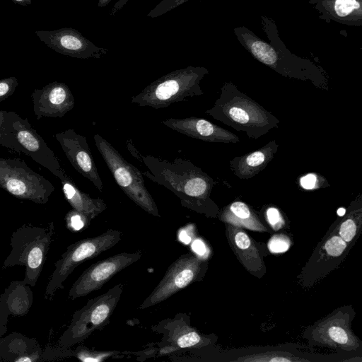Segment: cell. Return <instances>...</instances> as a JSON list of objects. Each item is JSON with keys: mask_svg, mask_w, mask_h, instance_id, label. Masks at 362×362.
<instances>
[{"mask_svg": "<svg viewBox=\"0 0 362 362\" xmlns=\"http://www.w3.org/2000/svg\"><path fill=\"white\" fill-rule=\"evenodd\" d=\"M145 165L141 173L151 181L174 193L181 205L209 217L216 216L218 208L210 198L214 182L190 160L177 158L173 160L153 156L133 154Z\"/></svg>", "mask_w": 362, "mask_h": 362, "instance_id": "6da1fadb", "label": "cell"}, {"mask_svg": "<svg viewBox=\"0 0 362 362\" xmlns=\"http://www.w3.org/2000/svg\"><path fill=\"white\" fill-rule=\"evenodd\" d=\"M54 234L52 221L43 226L22 225L11 234V250L4 262L3 268L25 267V276L21 283L35 286L42 271Z\"/></svg>", "mask_w": 362, "mask_h": 362, "instance_id": "7a4b0ae2", "label": "cell"}, {"mask_svg": "<svg viewBox=\"0 0 362 362\" xmlns=\"http://www.w3.org/2000/svg\"><path fill=\"white\" fill-rule=\"evenodd\" d=\"M207 73L203 67L187 66L162 76L131 98L140 107L160 109L203 94L199 85Z\"/></svg>", "mask_w": 362, "mask_h": 362, "instance_id": "3957f363", "label": "cell"}, {"mask_svg": "<svg viewBox=\"0 0 362 362\" xmlns=\"http://www.w3.org/2000/svg\"><path fill=\"white\" fill-rule=\"evenodd\" d=\"M0 146L30 156L59 180L66 174L53 151L27 119L4 110L0 126Z\"/></svg>", "mask_w": 362, "mask_h": 362, "instance_id": "277c9868", "label": "cell"}, {"mask_svg": "<svg viewBox=\"0 0 362 362\" xmlns=\"http://www.w3.org/2000/svg\"><path fill=\"white\" fill-rule=\"evenodd\" d=\"M123 291L118 284L106 293L88 300L74 312L66 329L58 340V346L69 349L86 339L95 330L106 325L117 307Z\"/></svg>", "mask_w": 362, "mask_h": 362, "instance_id": "5b68a950", "label": "cell"}, {"mask_svg": "<svg viewBox=\"0 0 362 362\" xmlns=\"http://www.w3.org/2000/svg\"><path fill=\"white\" fill-rule=\"evenodd\" d=\"M95 144L116 183L124 194L147 213L160 217L157 205L145 186L140 170L127 162L110 143L98 134Z\"/></svg>", "mask_w": 362, "mask_h": 362, "instance_id": "8992f818", "label": "cell"}, {"mask_svg": "<svg viewBox=\"0 0 362 362\" xmlns=\"http://www.w3.org/2000/svg\"><path fill=\"white\" fill-rule=\"evenodd\" d=\"M121 238L120 231L110 229L98 236L83 238L71 244L54 263L55 269L49 276L45 298L52 300L58 290L64 288V281L76 267L110 249Z\"/></svg>", "mask_w": 362, "mask_h": 362, "instance_id": "52a82bcc", "label": "cell"}, {"mask_svg": "<svg viewBox=\"0 0 362 362\" xmlns=\"http://www.w3.org/2000/svg\"><path fill=\"white\" fill-rule=\"evenodd\" d=\"M0 187L18 199L41 204H46L54 191L53 185L23 160L1 156Z\"/></svg>", "mask_w": 362, "mask_h": 362, "instance_id": "ba28073f", "label": "cell"}, {"mask_svg": "<svg viewBox=\"0 0 362 362\" xmlns=\"http://www.w3.org/2000/svg\"><path fill=\"white\" fill-rule=\"evenodd\" d=\"M206 267V259L203 257L190 252L182 255L169 266L163 279L139 309L156 305L200 280Z\"/></svg>", "mask_w": 362, "mask_h": 362, "instance_id": "9c48e42d", "label": "cell"}, {"mask_svg": "<svg viewBox=\"0 0 362 362\" xmlns=\"http://www.w3.org/2000/svg\"><path fill=\"white\" fill-rule=\"evenodd\" d=\"M141 257V252H122L100 260L88 267L75 281L69 298L75 300L100 289L115 274Z\"/></svg>", "mask_w": 362, "mask_h": 362, "instance_id": "30bf717a", "label": "cell"}, {"mask_svg": "<svg viewBox=\"0 0 362 362\" xmlns=\"http://www.w3.org/2000/svg\"><path fill=\"white\" fill-rule=\"evenodd\" d=\"M151 329L163 334L159 346L160 351H177L185 349H199L210 344L211 339L200 334L189 323L186 314L178 313L153 326Z\"/></svg>", "mask_w": 362, "mask_h": 362, "instance_id": "8fae6325", "label": "cell"}, {"mask_svg": "<svg viewBox=\"0 0 362 362\" xmlns=\"http://www.w3.org/2000/svg\"><path fill=\"white\" fill-rule=\"evenodd\" d=\"M40 40L62 54L78 59H99L107 54L108 49L98 47L72 28L54 30H36Z\"/></svg>", "mask_w": 362, "mask_h": 362, "instance_id": "7c38bea8", "label": "cell"}, {"mask_svg": "<svg viewBox=\"0 0 362 362\" xmlns=\"http://www.w3.org/2000/svg\"><path fill=\"white\" fill-rule=\"evenodd\" d=\"M54 136L74 169L102 191L103 182L86 138L72 129L58 132Z\"/></svg>", "mask_w": 362, "mask_h": 362, "instance_id": "4fadbf2b", "label": "cell"}, {"mask_svg": "<svg viewBox=\"0 0 362 362\" xmlns=\"http://www.w3.org/2000/svg\"><path fill=\"white\" fill-rule=\"evenodd\" d=\"M33 112L37 119L42 117H62L75 105L74 97L66 84L54 81L31 94Z\"/></svg>", "mask_w": 362, "mask_h": 362, "instance_id": "5bb4252c", "label": "cell"}, {"mask_svg": "<svg viewBox=\"0 0 362 362\" xmlns=\"http://www.w3.org/2000/svg\"><path fill=\"white\" fill-rule=\"evenodd\" d=\"M311 338L318 344L345 351L355 350L360 345L351 329L350 315L343 311H338L319 322L312 330Z\"/></svg>", "mask_w": 362, "mask_h": 362, "instance_id": "9a60e30c", "label": "cell"}, {"mask_svg": "<svg viewBox=\"0 0 362 362\" xmlns=\"http://www.w3.org/2000/svg\"><path fill=\"white\" fill-rule=\"evenodd\" d=\"M166 127L192 138L209 142H230L238 138L229 132L204 119L189 117L169 118L162 121Z\"/></svg>", "mask_w": 362, "mask_h": 362, "instance_id": "2e32d148", "label": "cell"}, {"mask_svg": "<svg viewBox=\"0 0 362 362\" xmlns=\"http://www.w3.org/2000/svg\"><path fill=\"white\" fill-rule=\"evenodd\" d=\"M228 243L238 260L247 271L258 276L265 272L260 253L252 238L240 228L227 223Z\"/></svg>", "mask_w": 362, "mask_h": 362, "instance_id": "e0dca14e", "label": "cell"}, {"mask_svg": "<svg viewBox=\"0 0 362 362\" xmlns=\"http://www.w3.org/2000/svg\"><path fill=\"white\" fill-rule=\"evenodd\" d=\"M43 351L35 339L13 332L0 340V361H42Z\"/></svg>", "mask_w": 362, "mask_h": 362, "instance_id": "ac0fdd59", "label": "cell"}, {"mask_svg": "<svg viewBox=\"0 0 362 362\" xmlns=\"http://www.w3.org/2000/svg\"><path fill=\"white\" fill-rule=\"evenodd\" d=\"M60 180L66 200L72 209L84 214L90 221L106 209L107 205L102 199L92 198L79 189L66 174Z\"/></svg>", "mask_w": 362, "mask_h": 362, "instance_id": "d6986e66", "label": "cell"}, {"mask_svg": "<svg viewBox=\"0 0 362 362\" xmlns=\"http://www.w3.org/2000/svg\"><path fill=\"white\" fill-rule=\"evenodd\" d=\"M221 219L228 224L252 230L258 232L267 230L250 208L241 202H235L231 204L223 212Z\"/></svg>", "mask_w": 362, "mask_h": 362, "instance_id": "ffe728a7", "label": "cell"}, {"mask_svg": "<svg viewBox=\"0 0 362 362\" xmlns=\"http://www.w3.org/2000/svg\"><path fill=\"white\" fill-rule=\"evenodd\" d=\"M21 281H13L5 290L4 295L10 315H25L33 303V293L28 286Z\"/></svg>", "mask_w": 362, "mask_h": 362, "instance_id": "44dd1931", "label": "cell"}, {"mask_svg": "<svg viewBox=\"0 0 362 362\" xmlns=\"http://www.w3.org/2000/svg\"><path fill=\"white\" fill-rule=\"evenodd\" d=\"M235 361L243 362H296L308 361L307 359L298 358L288 352L270 351L252 354L238 358Z\"/></svg>", "mask_w": 362, "mask_h": 362, "instance_id": "7402d4cb", "label": "cell"}, {"mask_svg": "<svg viewBox=\"0 0 362 362\" xmlns=\"http://www.w3.org/2000/svg\"><path fill=\"white\" fill-rule=\"evenodd\" d=\"M250 50L259 61L267 65H274L277 61V54L274 49L262 41L252 42L250 45Z\"/></svg>", "mask_w": 362, "mask_h": 362, "instance_id": "603a6c76", "label": "cell"}, {"mask_svg": "<svg viewBox=\"0 0 362 362\" xmlns=\"http://www.w3.org/2000/svg\"><path fill=\"white\" fill-rule=\"evenodd\" d=\"M334 10L338 16L344 18L358 13L361 14V5L358 0H335Z\"/></svg>", "mask_w": 362, "mask_h": 362, "instance_id": "cb8c5ba5", "label": "cell"}, {"mask_svg": "<svg viewBox=\"0 0 362 362\" xmlns=\"http://www.w3.org/2000/svg\"><path fill=\"white\" fill-rule=\"evenodd\" d=\"M66 227L72 231H78L89 225L90 221L81 212L72 209L65 216Z\"/></svg>", "mask_w": 362, "mask_h": 362, "instance_id": "d4e9b609", "label": "cell"}, {"mask_svg": "<svg viewBox=\"0 0 362 362\" xmlns=\"http://www.w3.org/2000/svg\"><path fill=\"white\" fill-rule=\"evenodd\" d=\"M115 354V352H98L78 346L74 356L81 361H101Z\"/></svg>", "mask_w": 362, "mask_h": 362, "instance_id": "484cf974", "label": "cell"}, {"mask_svg": "<svg viewBox=\"0 0 362 362\" xmlns=\"http://www.w3.org/2000/svg\"><path fill=\"white\" fill-rule=\"evenodd\" d=\"M290 245V239L284 234H276L268 242V248L272 253L284 252L289 249Z\"/></svg>", "mask_w": 362, "mask_h": 362, "instance_id": "4316f807", "label": "cell"}, {"mask_svg": "<svg viewBox=\"0 0 362 362\" xmlns=\"http://www.w3.org/2000/svg\"><path fill=\"white\" fill-rule=\"evenodd\" d=\"M346 248V243L337 235L330 238L325 244V251L332 257L341 255Z\"/></svg>", "mask_w": 362, "mask_h": 362, "instance_id": "83f0119b", "label": "cell"}, {"mask_svg": "<svg viewBox=\"0 0 362 362\" xmlns=\"http://www.w3.org/2000/svg\"><path fill=\"white\" fill-rule=\"evenodd\" d=\"M18 86V81L15 76L0 79V102L13 95Z\"/></svg>", "mask_w": 362, "mask_h": 362, "instance_id": "f1b7e54d", "label": "cell"}, {"mask_svg": "<svg viewBox=\"0 0 362 362\" xmlns=\"http://www.w3.org/2000/svg\"><path fill=\"white\" fill-rule=\"evenodd\" d=\"M357 232L356 221L349 218L341 223L339 229V236L346 243L351 242Z\"/></svg>", "mask_w": 362, "mask_h": 362, "instance_id": "f546056e", "label": "cell"}, {"mask_svg": "<svg viewBox=\"0 0 362 362\" xmlns=\"http://www.w3.org/2000/svg\"><path fill=\"white\" fill-rule=\"evenodd\" d=\"M10 315L4 293L0 296V340L7 331V323Z\"/></svg>", "mask_w": 362, "mask_h": 362, "instance_id": "4dcf8cb0", "label": "cell"}, {"mask_svg": "<svg viewBox=\"0 0 362 362\" xmlns=\"http://www.w3.org/2000/svg\"><path fill=\"white\" fill-rule=\"evenodd\" d=\"M266 159V154L264 151H257L249 154L245 158L246 167L255 168L262 165Z\"/></svg>", "mask_w": 362, "mask_h": 362, "instance_id": "1f68e13d", "label": "cell"}, {"mask_svg": "<svg viewBox=\"0 0 362 362\" xmlns=\"http://www.w3.org/2000/svg\"><path fill=\"white\" fill-rule=\"evenodd\" d=\"M267 218L274 230H279L284 224V219L279 211L275 208H269L267 211Z\"/></svg>", "mask_w": 362, "mask_h": 362, "instance_id": "d6a6232c", "label": "cell"}, {"mask_svg": "<svg viewBox=\"0 0 362 362\" xmlns=\"http://www.w3.org/2000/svg\"><path fill=\"white\" fill-rule=\"evenodd\" d=\"M317 177L313 173H310L301 177L300 180V185L306 189H312L315 187Z\"/></svg>", "mask_w": 362, "mask_h": 362, "instance_id": "836d02e7", "label": "cell"}, {"mask_svg": "<svg viewBox=\"0 0 362 362\" xmlns=\"http://www.w3.org/2000/svg\"><path fill=\"white\" fill-rule=\"evenodd\" d=\"M195 251L198 255L203 257L204 254L206 251V246L204 243L201 240H197L194 245Z\"/></svg>", "mask_w": 362, "mask_h": 362, "instance_id": "e575fe53", "label": "cell"}, {"mask_svg": "<svg viewBox=\"0 0 362 362\" xmlns=\"http://www.w3.org/2000/svg\"><path fill=\"white\" fill-rule=\"evenodd\" d=\"M16 4L21 6H28L32 3V0H12Z\"/></svg>", "mask_w": 362, "mask_h": 362, "instance_id": "d590c367", "label": "cell"}, {"mask_svg": "<svg viewBox=\"0 0 362 362\" xmlns=\"http://www.w3.org/2000/svg\"><path fill=\"white\" fill-rule=\"evenodd\" d=\"M98 5L99 7H103L107 6L112 0H98Z\"/></svg>", "mask_w": 362, "mask_h": 362, "instance_id": "8d00e7d4", "label": "cell"}, {"mask_svg": "<svg viewBox=\"0 0 362 362\" xmlns=\"http://www.w3.org/2000/svg\"><path fill=\"white\" fill-rule=\"evenodd\" d=\"M4 119V110H0V126L3 122Z\"/></svg>", "mask_w": 362, "mask_h": 362, "instance_id": "74e56055", "label": "cell"}, {"mask_svg": "<svg viewBox=\"0 0 362 362\" xmlns=\"http://www.w3.org/2000/svg\"><path fill=\"white\" fill-rule=\"evenodd\" d=\"M344 212H345V210H344V209H339V211H338V214H339V215H343V214H344Z\"/></svg>", "mask_w": 362, "mask_h": 362, "instance_id": "f35d334b", "label": "cell"}]
</instances>
